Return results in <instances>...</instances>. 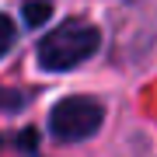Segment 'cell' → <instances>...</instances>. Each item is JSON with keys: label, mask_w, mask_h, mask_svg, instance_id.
Masks as SVG:
<instances>
[{"label": "cell", "mask_w": 157, "mask_h": 157, "mask_svg": "<svg viewBox=\"0 0 157 157\" xmlns=\"http://www.w3.org/2000/svg\"><path fill=\"white\" fill-rule=\"evenodd\" d=\"M98 45H101V32L94 28V25L70 17V21L56 25L49 35H42L35 56H39L42 70L59 73V70H73V67H80L84 59H91L98 52Z\"/></svg>", "instance_id": "cell-1"}, {"label": "cell", "mask_w": 157, "mask_h": 157, "mask_svg": "<svg viewBox=\"0 0 157 157\" xmlns=\"http://www.w3.org/2000/svg\"><path fill=\"white\" fill-rule=\"evenodd\" d=\"M101 122H105V108L87 94H70L59 105H52V112H49V133L59 143L87 140L101 129Z\"/></svg>", "instance_id": "cell-2"}, {"label": "cell", "mask_w": 157, "mask_h": 157, "mask_svg": "<svg viewBox=\"0 0 157 157\" xmlns=\"http://www.w3.org/2000/svg\"><path fill=\"white\" fill-rule=\"evenodd\" d=\"M14 39H17V28H14V21L7 14H0V59L11 52V45H14Z\"/></svg>", "instance_id": "cell-3"}, {"label": "cell", "mask_w": 157, "mask_h": 157, "mask_svg": "<svg viewBox=\"0 0 157 157\" xmlns=\"http://www.w3.org/2000/svg\"><path fill=\"white\" fill-rule=\"evenodd\" d=\"M49 14H52L49 4H25V21H28V25H42Z\"/></svg>", "instance_id": "cell-4"}, {"label": "cell", "mask_w": 157, "mask_h": 157, "mask_svg": "<svg viewBox=\"0 0 157 157\" xmlns=\"http://www.w3.org/2000/svg\"><path fill=\"white\" fill-rule=\"evenodd\" d=\"M21 105V94H7V91H0V108H17Z\"/></svg>", "instance_id": "cell-5"}]
</instances>
